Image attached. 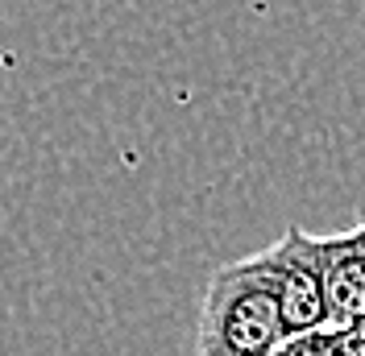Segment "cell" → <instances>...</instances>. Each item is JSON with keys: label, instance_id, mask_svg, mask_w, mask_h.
Instances as JSON below:
<instances>
[{"label": "cell", "instance_id": "obj_5", "mask_svg": "<svg viewBox=\"0 0 365 356\" xmlns=\"http://www.w3.org/2000/svg\"><path fill=\"white\" fill-rule=\"evenodd\" d=\"M357 335H361V332H357ZM361 340H365V335H361Z\"/></svg>", "mask_w": 365, "mask_h": 356}, {"label": "cell", "instance_id": "obj_4", "mask_svg": "<svg viewBox=\"0 0 365 356\" xmlns=\"http://www.w3.org/2000/svg\"><path fill=\"white\" fill-rule=\"evenodd\" d=\"M278 356H365V340L344 328H319V332L287 340Z\"/></svg>", "mask_w": 365, "mask_h": 356}, {"label": "cell", "instance_id": "obj_3", "mask_svg": "<svg viewBox=\"0 0 365 356\" xmlns=\"http://www.w3.org/2000/svg\"><path fill=\"white\" fill-rule=\"evenodd\" d=\"M316 269L324 286V315L328 328H357V315L365 303V220L336 236H312Z\"/></svg>", "mask_w": 365, "mask_h": 356}, {"label": "cell", "instance_id": "obj_6", "mask_svg": "<svg viewBox=\"0 0 365 356\" xmlns=\"http://www.w3.org/2000/svg\"><path fill=\"white\" fill-rule=\"evenodd\" d=\"M361 220H365V216H361Z\"/></svg>", "mask_w": 365, "mask_h": 356}, {"label": "cell", "instance_id": "obj_2", "mask_svg": "<svg viewBox=\"0 0 365 356\" xmlns=\"http://www.w3.org/2000/svg\"><path fill=\"white\" fill-rule=\"evenodd\" d=\"M262 261L270 269V282H274V294H278V307H282V328H287V335L295 340V335L328 328L312 232H303V228L291 224L278 245L262 248Z\"/></svg>", "mask_w": 365, "mask_h": 356}, {"label": "cell", "instance_id": "obj_1", "mask_svg": "<svg viewBox=\"0 0 365 356\" xmlns=\"http://www.w3.org/2000/svg\"><path fill=\"white\" fill-rule=\"evenodd\" d=\"M287 340L291 335L282 328V307L262 253L212 273L191 356H278Z\"/></svg>", "mask_w": 365, "mask_h": 356}]
</instances>
